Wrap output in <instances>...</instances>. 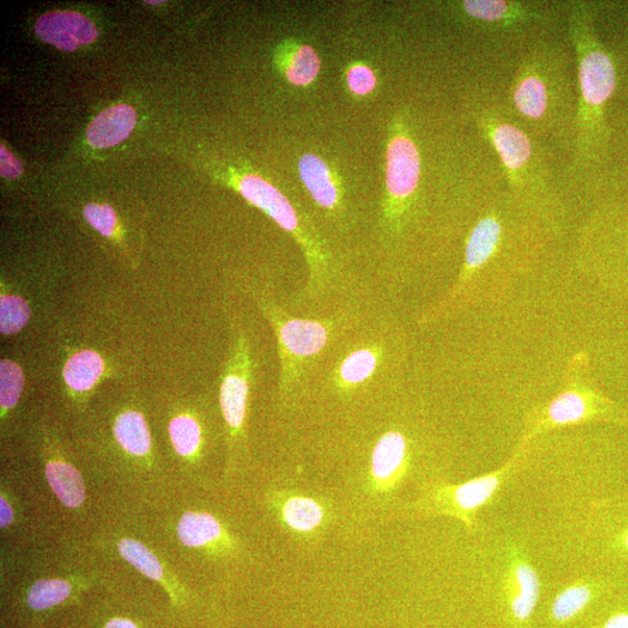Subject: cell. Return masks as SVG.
<instances>
[{
    "mask_svg": "<svg viewBox=\"0 0 628 628\" xmlns=\"http://www.w3.org/2000/svg\"><path fill=\"white\" fill-rule=\"evenodd\" d=\"M570 40L579 72V99L575 116L576 166L594 163L607 141V108L617 88V70L595 29L592 7L585 2L567 6Z\"/></svg>",
    "mask_w": 628,
    "mask_h": 628,
    "instance_id": "6da1fadb",
    "label": "cell"
},
{
    "mask_svg": "<svg viewBox=\"0 0 628 628\" xmlns=\"http://www.w3.org/2000/svg\"><path fill=\"white\" fill-rule=\"evenodd\" d=\"M562 49L539 43L521 61L510 88L514 113L537 131L559 128L572 110Z\"/></svg>",
    "mask_w": 628,
    "mask_h": 628,
    "instance_id": "7a4b0ae2",
    "label": "cell"
},
{
    "mask_svg": "<svg viewBox=\"0 0 628 628\" xmlns=\"http://www.w3.org/2000/svg\"><path fill=\"white\" fill-rule=\"evenodd\" d=\"M475 119L495 148L514 191L539 198L548 188V172L531 137L494 108L481 106L476 110Z\"/></svg>",
    "mask_w": 628,
    "mask_h": 628,
    "instance_id": "3957f363",
    "label": "cell"
},
{
    "mask_svg": "<svg viewBox=\"0 0 628 628\" xmlns=\"http://www.w3.org/2000/svg\"><path fill=\"white\" fill-rule=\"evenodd\" d=\"M449 8L461 21L484 33H521L548 27L559 16L547 4L507 0H463Z\"/></svg>",
    "mask_w": 628,
    "mask_h": 628,
    "instance_id": "277c9868",
    "label": "cell"
},
{
    "mask_svg": "<svg viewBox=\"0 0 628 628\" xmlns=\"http://www.w3.org/2000/svg\"><path fill=\"white\" fill-rule=\"evenodd\" d=\"M263 311L278 337L282 360L283 387L295 381L301 368L328 345L332 323L329 321L292 318L278 307L263 305Z\"/></svg>",
    "mask_w": 628,
    "mask_h": 628,
    "instance_id": "5b68a950",
    "label": "cell"
},
{
    "mask_svg": "<svg viewBox=\"0 0 628 628\" xmlns=\"http://www.w3.org/2000/svg\"><path fill=\"white\" fill-rule=\"evenodd\" d=\"M251 360L249 342L240 332L232 342L220 385V409L232 445L239 443L245 436L250 381L253 376Z\"/></svg>",
    "mask_w": 628,
    "mask_h": 628,
    "instance_id": "8992f818",
    "label": "cell"
},
{
    "mask_svg": "<svg viewBox=\"0 0 628 628\" xmlns=\"http://www.w3.org/2000/svg\"><path fill=\"white\" fill-rule=\"evenodd\" d=\"M420 154L406 129L397 128L387 150V213L399 216L413 198L420 180Z\"/></svg>",
    "mask_w": 628,
    "mask_h": 628,
    "instance_id": "52a82bcc",
    "label": "cell"
},
{
    "mask_svg": "<svg viewBox=\"0 0 628 628\" xmlns=\"http://www.w3.org/2000/svg\"><path fill=\"white\" fill-rule=\"evenodd\" d=\"M111 437L117 456L131 470H152L153 439L142 412L133 408L120 410L111 422Z\"/></svg>",
    "mask_w": 628,
    "mask_h": 628,
    "instance_id": "ba28073f",
    "label": "cell"
},
{
    "mask_svg": "<svg viewBox=\"0 0 628 628\" xmlns=\"http://www.w3.org/2000/svg\"><path fill=\"white\" fill-rule=\"evenodd\" d=\"M41 40L64 52H73L80 46L94 41L98 32L91 20L78 12L59 11L42 16L36 24Z\"/></svg>",
    "mask_w": 628,
    "mask_h": 628,
    "instance_id": "9c48e42d",
    "label": "cell"
},
{
    "mask_svg": "<svg viewBox=\"0 0 628 628\" xmlns=\"http://www.w3.org/2000/svg\"><path fill=\"white\" fill-rule=\"evenodd\" d=\"M48 486L69 510H80L86 505L87 488L81 471L59 451H52L43 459Z\"/></svg>",
    "mask_w": 628,
    "mask_h": 628,
    "instance_id": "30bf717a",
    "label": "cell"
},
{
    "mask_svg": "<svg viewBox=\"0 0 628 628\" xmlns=\"http://www.w3.org/2000/svg\"><path fill=\"white\" fill-rule=\"evenodd\" d=\"M168 437L181 465L191 467L202 460L207 437L205 425L196 413L189 410L173 413L168 422Z\"/></svg>",
    "mask_w": 628,
    "mask_h": 628,
    "instance_id": "8fae6325",
    "label": "cell"
},
{
    "mask_svg": "<svg viewBox=\"0 0 628 628\" xmlns=\"http://www.w3.org/2000/svg\"><path fill=\"white\" fill-rule=\"evenodd\" d=\"M508 590V608L516 628L529 625L540 598V581L536 570L519 564L512 574Z\"/></svg>",
    "mask_w": 628,
    "mask_h": 628,
    "instance_id": "7c38bea8",
    "label": "cell"
},
{
    "mask_svg": "<svg viewBox=\"0 0 628 628\" xmlns=\"http://www.w3.org/2000/svg\"><path fill=\"white\" fill-rule=\"evenodd\" d=\"M301 182L322 209L336 212L341 208L340 190L328 163L315 154H306L298 162Z\"/></svg>",
    "mask_w": 628,
    "mask_h": 628,
    "instance_id": "4fadbf2b",
    "label": "cell"
},
{
    "mask_svg": "<svg viewBox=\"0 0 628 628\" xmlns=\"http://www.w3.org/2000/svg\"><path fill=\"white\" fill-rule=\"evenodd\" d=\"M117 547L120 557L126 562L133 566L147 579L159 584L173 601L180 600L182 589L178 586V581L172 579L171 574L152 549L132 538H122Z\"/></svg>",
    "mask_w": 628,
    "mask_h": 628,
    "instance_id": "5bb4252c",
    "label": "cell"
},
{
    "mask_svg": "<svg viewBox=\"0 0 628 628\" xmlns=\"http://www.w3.org/2000/svg\"><path fill=\"white\" fill-rule=\"evenodd\" d=\"M137 112L130 106H118L98 114L87 131L88 142L94 148L113 147L128 139L136 128Z\"/></svg>",
    "mask_w": 628,
    "mask_h": 628,
    "instance_id": "9a60e30c",
    "label": "cell"
},
{
    "mask_svg": "<svg viewBox=\"0 0 628 628\" xmlns=\"http://www.w3.org/2000/svg\"><path fill=\"white\" fill-rule=\"evenodd\" d=\"M176 536L187 548L206 550L226 546L229 539L216 517L196 511L187 512L180 518L176 526Z\"/></svg>",
    "mask_w": 628,
    "mask_h": 628,
    "instance_id": "2e32d148",
    "label": "cell"
},
{
    "mask_svg": "<svg viewBox=\"0 0 628 628\" xmlns=\"http://www.w3.org/2000/svg\"><path fill=\"white\" fill-rule=\"evenodd\" d=\"M107 373L104 359L92 349L73 353L62 371L63 381L73 396H88Z\"/></svg>",
    "mask_w": 628,
    "mask_h": 628,
    "instance_id": "e0dca14e",
    "label": "cell"
},
{
    "mask_svg": "<svg viewBox=\"0 0 628 628\" xmlns=\"http://www.w3.org/2000/svg\"><path fill=\"white\" fill-rule=\"evenodd\" d=\"M84 586L87 584L80 579H41L24 592V605L36 614H46L67 605L72 597L80 595Z\"/></svg>",
    "mask_w": 628,
    "mask_h": 628,
    "instance_id": "ac0fdd59",
    "label": "cell"
},
{
    "mask_svg": "<svg viewBox=\"0 0 628 628\" xmlns=\"http://www.w3.org/2000/svg\"><path fill=\"white\" fill-rule=\"evenodd\" d=\"M408 443L398 432L385 435L375 446L371 459V474L379 487L388 488L397 480L407 460Z\"/></svg>",
    "mask_w": 628,
    "mask_h": 628,
    "instance_id": "d6986e66",
    "label": "cell"
},
{
    "mask_svg": "<svg viewBox=\"0 0 628 628\" xmlns=\"http://www.w3.org/2000/svg\"><path fill=\"white\" fill-rule=\"evenodd\" d=\"M279 63L286 80L296 87H309L318 78L321 61L316 50L306 43L287 41L281 49Z\"/></svg>",
    "mask_w": 628,
    "mask_h": 628,
    "instance_id": "ffe728a7",
    "label": "cell"
},
{
    "mask_svg": "<svg viewBox=\"0 0 628 628\" xmlns=\"http://www.w3.org/2000/svg\"><path fill=\"white\" fill-rule=\"evenodd\" d=\"M501 237V226L495 216H487L476 223L466 245V268L475 270L494 256Z\"/></svg>",
    "mask_w": 628,
    "mask_h": 628,
    "instance_id": "44dd1931",
    "label": "cell"
},
{
    "mask_svg": "<svg viewBox=\"0 0 628 628\" xmlns=\"http://www.w3.org/2000/svg\"><path fill=\"white\" fill-rule=\"evenodd\" d=\"M501 476L491 474L461 486L450 488L447 494L457 511L472 512L481 508L499 488Z\"/></svg>",
    "mask_w": 628,
    "mask_h": 628,
    "instance_id": "7402d4cb",
    "label": "cell"
},
{
    "mask_svg": "<svg viewBox=\"0 0 628 628\" xmlns=\"http://www.w3.org/2000/svg\"><path fill=\"white\" fill-rule=\"evenodd\" d=\"M282 516L291 530L309 534L322 522L323 509L315 499L295 496L286 501Z\"/></svg>",
    "mask_w": 628,
    "mask_h": 628,
    "instance_id": "603a6c76",
    "label": "cell"
},
{
    "mask_svg": "<svg viewBox=\"0 0 628 628\" xmlns=\"http://www.w3.org/2000/svg\"><path fill=\"white\" fill-rule=\"evenodd\" d=\"M596 597V591L588 585L567 588L552 601L550 616L558 624L572 620L581 615Z\"/></svg>",
    "mask_w": 628,
    "mask_h": 628,
    "instance_id": "cb8c5ba5",
    "label": "cell"
},
{
    "mask_svg": "<svg viewBox=\"0 0 628 628\" xmlns=\"http://www.w3.org/2000/svg\"><path fill=\"white\" fill-rule=\"evenodd\" d=\"M379 366V356L369 348L350 353L339 368V379L346 387H357L368 381Z\"/></svg>",
    "mask_w": 628,
    "mask_h": 628,
    "instance_id": "d4e9b609",
    "label": "cell"
},
{
    "mask_svg": "<svg viewBox=\"0 0 628 628\" xmlns=\"http://www.w3.org/2000/svg\"><path fill=\"white\" fill-rule=\"evenodd\" d=\"M24 387V376L20 366L3 359L0 361V411L4 421L18 406Z\"/></svg>",
    "mask_w": 628,
    "mask_h": 628,
    "instance_id": "484cf974",
    "label": "cell"
},
{
    "mask_svg": "<svg viewBox=\"0 0 628 628\" xmlns=\"http://www.w3.org/2000/svg\"><path fill=\"white\" fill-rule=\"evenodd\" d=\"M591 415L594 409L589 401L574 391L560 395L548 410L549 420L558 425L581 421Z\"/></svg>",
    "mask_w": 628,
    "mask_h": 628,
    "instance_id": "4316f807",
    "label": "cell"
},
{
    "mask_svg": "<svg viewBox=\"0 0 628 628\" xmlns=\"http://www.w3.org/2000/svg\"><path fill=\"white\" fill-rule=\"evenodd\" d=\"M31 318V309L23 298L2 292L0 296V331L4 336L19 333Z\"/></svg>",
    "mask_w": 628,
    "mask_h": 628,
    "instance_id": "83f0119b",
    "label": "cell"
},
{
    "mask_svg": "<svg viewBox=\"0 0 628 628\" xmlns=\"http://www.w3.org/2000/svg\"><path fill=\"white\" fill-rule=\"evenodd\" d=\"M84 217L100 235L107 238L113 236L117 228V216L110 206L89 205L84 209Z\"/></svg>",
    "mask_w": 628,
    "mask_h": 628,
    "instance_id": "f1b7e54d",
    "label": "cell"
},
{
    "mask_svg": "<svg viewBox=\"0 0 628 628\" xmlns=\"http://www.w3.org/2000/svg\"><path fill=\"white\" fill-rule=\"evenodd\" d=\"M346 79L349 90L361 97L371 93L377 84L373 71L361 63L350 67Z\"/></svg>",
    "mask_w": 628,
    "mask_h": 628,
    "instance_id": "f546056e",
    "label": "cell"
},
{
    "mask_svg": "<svg viewBox=\"0 0 628 628\" xmlns=\"http://www.w3.org/2000/svg\"><path fill=\"white\" fill-rule=\"evenodd\" d=\"M0 172L6 179H16L22 172L20 161L4 146L0 147Z\"/></svg>",
    "mask_w": 628,
    "mask_h": 628,
    "instance_id": "4dcf8cb0",
    "label": "cell"
},
{
    "mask_svg": "<svg viewBox=\"0 0 628 628\" xmlns=\"http://www.w3.org/2000/svg\"><path fill=\"white\" fill-rule=\"evenodd\" d=\"M16 521V508L8 492L3 489L0 496V529L8 530Z\"/></svg>",
    "mask_w": 628,
    "mask_h": 628,
    "instance_id": "1f68e13d",
    "label": "cell"
},
{
    "mask_svg": "<svg viewBox=\"0 0 628 628\" xmlns=\"http://www.w3.org/2000/svg\"><path fill=\"white\" fill-rule=\"evenodd\" d=\"M595 628H628V608L616 610Z\"/></svg>",
    "mask_w": 628,
    "mask_h": 628,
    "instance_id": "d6a6232c",
    "label": "cell"
},
{
    "mask_svg": "<svg viewBox=\"0 0 628 628\" xmlns=\"http://www.w3.org/2000/svg\"><path fill=\"white\" fill-rule=\"evenodd\" d=\"M104 628H139V626L134 621H132L128 618L117 617V618L110 619L106 624Z\"/></svg>",
    "mask_w": 628,
    "mask_h": 628,
    "instance_id": "836d02e7",
    "label": "cell"
},
{
    "mask_svg": "<svg viewBox=\"0 0 628 628\" xmlns=\"http://www.w3.org/2000/svg\"><path fill=\"white\" fill-rule=\"evenodd\" d=\"M146 3L150 6H158V4H162L163 2H146Z\"/></svg>",
    "mask_w": 628,
    "mask_h": 628,
    "instance_id": "e575fe53",
    "label": "cell"
}]
</instances>
